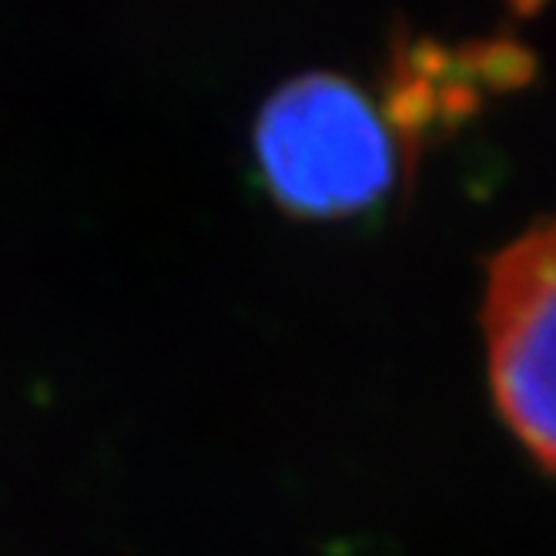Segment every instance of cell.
<instances>
[{"label": "cell", "mask_w": 556, "mask_h": 556, "mask_svg": "<svg viewBox=\"0 0 556 556\" xmlns=\"http://www.w3.org/2000/svg\"><path fill=\"white\" fill-rule=\"evenodd\" d=\"M255 151L271 198L302 218L382 205L413 157L386 98L339 74H302L278 91L262 108Z\"/></svg>", "instance_id": "obj_1"}, {"label": "cell", "mask_w": 556, "mask_h": 556, "mask_svg": "<svg viewBox=\"0 0 556 556\" xmlns=\"http://www.w3.org/2000/svg\"><path fill=\"white\" fill-rule=\"evenodd\" d=\"M490 382L506 426L553 466L556 446V252L536 225L496 255L486 289Z\"/></svg>", "instance_id": "obj_2"}, {"label": "cell", "mask_w": 556, "mask_h": 556, "mask_svg": "<svg viewBox=\"0 0 556 556\" xmlns=\"http://www.w3.org/2000/svg\"><path fill=\"white\" fill-rule=\"evenodd\" d=\"M509 4H513L516 11H520V14H536L543 0H509Z\"/></svg>", "instance_id": "obj_3"}]
</instances>
